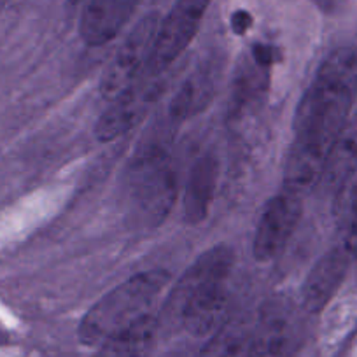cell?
Here are the masks:
<instances>
[{
    "label": "cell",
    "mask_w": 357,
    "mask_h": 357,
    "mask_svg": "<svg viewBox=\"0 0 357 357\" xmlns=\"http://www.w3.org/2000/svg\"><path fill=\"white\" fill-rule=\"evenodd\" d=\"M156 315L142 319L125 331L111 336L102 345L95 357H147L156 336Z\"/></svg>",
    "instance_id": "5bb4252c"
},
{
    "label": "cell",
    "mask_w": 357,
    "mask_h": 357,
    "mask_svg": "<svg viewBox=\"0 0 357 357\" xmlns=\"http://www.w3.org/2000/svg\"><path fill=\"white\" fill-rule=\"evenodd\" d=\"M215 75L212 67H200L195 70L183 86L178 88L177 95L172 98L168 105V118L172 123H184L191 116L198 114L208 105L214 97Z\"/></svg>",
    "instance_id": "4fadbf2b"
},
{
    "label": "cell",
    "mask_w": 357,
    "mask_h": 357,
    "mask_svg": "<svg viewBox=\"0 0 357 357\" xmlns=\"http://www.w3.org/2000/svg\"><path fill=\"white\" fill-rule=\"evenodd\" d=\"M296 343V328L282 307L273 305L254 329L247 357H291Z\"/></svg>",
    "instance_id": "8fae6325"
},
{
    "label": "cell",
    "mask_w": 357,
    "mask_h": 357,
    "mask_svg": "<svg viewBox=\"0 0 357 357\" xmlns=\"http://www.w3.org/2000/svg\"><path fill=\"white\" fill-rule=\"evenodd\" d=\"M158 26L160 16L151 13L130 30L100 79V93L105 100L121 97L142 81L144 72L149 68Z\"/></svg>",
    "instance_id": "5b68a950"
},
{
    "label": "cell",
    "mask_w": 357,
    "mask_h": 357,
    "mask_svg": "<svg viewBox=\"0 0 357 357\" xmlns=\"http://www.w3.org/2000/svg\"><path fill=\"white\" fill-rule=\"evenodd\" d=\"M301 195L289 190L266 202L254 233L252 252L259 263L275 259L289 242L301 218Z\"/></svg>",
    "instance_id": "52a82bcc"
},
{
    "label": "cell",
    "mask_w": 357,
    "mask_h": 357,
    "mask_svg": "<svg viewBox=\"0 0 357 357\" xmlns=\"http://www.w3.org/2000/svg\"><path fill=\"white\" fill-rule=\"evenodd\" d=\"M252 61L259 68H268L272 67L277 61V50L273 46H268V44H254L252 46Z\"/></svg>",
    "instance_id": "2e32d148"
},
{
    "label": "cell",
    "mask_w": 357,
    "mask_h": 357,
    "mask_svg": "<svg viewBox=\"0 0 357 357\" xmlns=\"http://www.w3.org/2000/svg\"><path fill=\"white\" fill-rule=\"evenodd\" d=\"M322 13H328V15H333V13L340 11V8L343 6V0H312Z\"/></svg>",
    "instance_id": "ac0fdd59"
},
{
    "label": "cell",
    "mask_w": 357,
    "mask_h": 357,
    "mask_svg": "<svg viewBox=\"0 0 357 357\" xmlns=\"http://www.w3.org/2000/svg\"><path fill=\"white\" fill-rule=\"evenodd\" d=\"M250 25H252V16L249 15L247 11H235L231 16V29L233 32L238 33V36H242V33H245L247 30L250 29Z\"/></svg>",
    "instance_id": "e0dca14e"
},
{
    "label": "cell",
    "mask_w": 357,
    "mask_h": 357,
    "mask_svg": "<svg viewBox=\"0 0 357 357\" xmlns=\"http://www.w3.org/2000/svg\"><path fill=\"white\" fill-rule=\"evenodd\" d=\"M130 211L137 225H160L177 198V174L163 147L149 146L132 165L128 178Z\"/></svg>",
    "instance_id": "277c9868"
},
{
    "label": "cell",
    "mask_w": 357,
    "mask_h": 357,
    "mask_svg": "<svg viewBox=\"0 0 357 357\" xmlns=\"http://www.w3.org/2000/svg\"><path fill=\"white\" fill-rule=\"evenodd\" d=\"M219 183V161L214 154H204L190 170L183 197L184 219L190 225H200L211 212Z\"/></svg>",
    "instance_id": "30bf717a"
},
{
    "label": "cell",
    "mask_w": 357,
    "mask_h": 357,
    "mask_svg": "<svg viewBox=\"0 0 357 357\" xmlns=\"http://www.w3.org/2000/svg\"><path fill=\"white\" fill-rule=\"evenodd\" d=\"M153 88H140V82L121 97L109 102V107L95 126V135L100 142H111L128 132L151 100Z\"/></svg>",
    "instance_id": "7c38bea8"
},
{
    "label": "cell",
    "mask_w": 357,
    "mask_h": 357,
    "mask_svg": "<svg viewBox=\"0 0 357 357\" xmlns=\"http://www.w3.org/2000/svg\"><path fill=\"white\" fill-rule=\"evenodd\" d=\"M357 95V51L336 50L319 67L294 114L284 190L303 195L324 177Z\"/></svg>",
    "instance_id": "6da1fadb"
},
{
    "label": "cell",
    "mask_w": 357,
    "mask_h": 357,
    "mask_svg": "<svg viewBox=\"0 0 357 357\" xmlns=\"http://www.w3.org/2000/svg\"><path fill=\"white\" fill-rule=\"evenodd\" d=\"M350 198H352V200H350V202H354V204H356V205H357V184H356V186H354V191H352V197H350Z\"/></svg>",
    "instance_id": "d6986e66"
},
{
    "label": "cell",
    "mask_w": 357,
    "mask_h": 357,
    "mask_svg": "<svg viewBox=\"0 0 357 357\" xmlns=\"http://www.w3.org/2000/svg\"><path fill=\"white\" fill-rule=\"evenodd\" d=\"M252 333L254 329L243 321L225 322L211 335V340L200 350L198 357H238L243 350H249Z\"/></svg>",
    "instance_id": "9a60e30c"
},
{
    "label": "cell",
    "mask_w": 357,
    "mask_h": 357,
    "mask_svg": "<svg viewBox=\"0 0 357 357\" xmlns=\"http://www.w3.org/2000/svg\"><path fill=\"white\" fill-rule=\"evenodd\" d=\"M352 254L345 245L333 247L308 272L303 284V307L310 314H317L331 301L345 280Z\"/></svg>",
    "instance_id": "ba28073f"
},
{
    "label": "cell",
    "mask_w": 357,
    "mask_h": 357,
    "mask_svg": "<svg viewBox=\"0 0 357 357\" xmlns=\"http://www.w3.org/2000/svg\"><path fill=\"white\" fill-rule=\"evenodd\" d=\"M140 0H88L79 32L88 46H104L130 22Z\"/></svg>",
    "instance_id": "9c48e42d"
},
{
    "label": "cell",
    "mask_w": 357,
    "mask_h": 357,
    "mask_svg": "<svg viewBox=\"0 0 357 357\" xmlns=\"http://www.w3.org/2000/svg\"><path fill=\"white\" fill-rule=\"evenodd\" d=\"M168 282L170 273L165 270H147L130 277L89 308L79 324V340L88 347H98L153 315Z\"/></svg>",
    "instance_id": "3957f363"
},
{
    "label": "cell",
    "mask_w": 357,
    "mask_h": 357,
    "mask_svg": "<svg viewBox=\"0 0 357 357\" xmlns=\"http://www.w3.org/2000/svg\"><path fill=\"white\" fill-rule=\"evenodd\" d=\"M233 261L231 247L219 243L202 254L178 280L172 308L190 335L211 336L226 322Z\"/></svg>",
    "instance_id": "7a4b0ae2"
},
{
    "label": "cell",
    "mask_w": 357,
    "mask_h": 357,
    "mask_svg": "<svg viewBox=\"0 0 357 357\" xmlns=\"http://www.w3.org/2000/svg\"><path fill=\"white\" fill-rule=\"evenodd\" d=\"M211 0H177L158 26L147 75L158 77L172 67L197 36Z\"/></svg>",
    "instance_id": "8992f818"
}]
</instances>
